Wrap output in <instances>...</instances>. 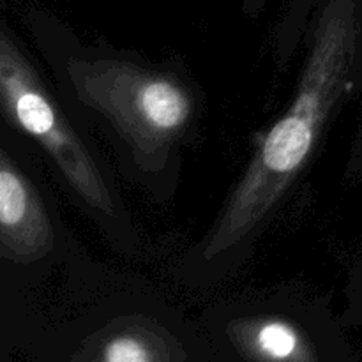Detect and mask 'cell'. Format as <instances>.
<instances>
[{
    "mask_svg": "<svg viewBox=\"0 0 362 362\" xmlns=\"http://www.w3.org/2000/svg\"><path fill=\"white\" fill-rule=\"evenodd\" d=\"M356 13L350 0H334L315 30L292 105L264 138L233 189L209 237L205 257L214 258L240 243L281 200L311 158L329 117L345 95L356 71Z\"/></svg>",
    "mask_w": 362,
    "mask_h": 362,
    "instance_id": "1",
    "label": "cell"
},
{
    "mask_svg": "<svg viewBox=\"0 0 362 362\" xmlns=\"http://www.w3.org/2000/svg\"><path fill=\"white\" fill-rule=\"evenodd\" d=\"M76 98L103 113L141 166L161 168L193 115V98L179 80L117 59H71Z\"/></svg>",
    "mask_w": 362,
    "mask_h": 362,
    "instance_id": "2",
    "label": "cell"
},
{
    "mask_svg": "<svg viewBox=\"0 0 362 362\" xmlns=\"http://www.w3.org/2000/svg\"><path fill=\"white\" fill-rule=\"evenodd\" d=\"M0 98L14 126L52 156L74 191L98 211H113L105 179L13 39L0 34Z\"/></svg>",
    "mask_w": 362,
    "mask_h": 362,
    "instance_id": "3",
    "label": "cell"
},
{
    "mask_svg": "<svg viewBox=\"0 0 362 362\" xmlns=\"http://www.w3.org/2000/svg\"><path fill=\"white\" fill-rule=\"evenodd\" d=\"M53 230L30 180L0 151V250L16 264H32L53 250Z\"/></svg>",
    "mask_w": 362,
    "mask_h": 362,
    "instance_id": "4",
    "label": "cell"
},
{
    "mask_svg": "<svg viewBox=\"0 0 362 362\" xmlns=\"http://www.w3.org/2000/svg\"><path fill=\"white\" fill-rule=\"evenodd\" d=\"M258 350L272 361H285L299 350V336L292 325L279 320L265 322L257 331Z\"/></svg>",
    "mask_w": 362,
    "mask_h": 362,
    "instance_id": "5",
    "label": "cell"
},
{
    "mask_svg": "<svg viewBox=\"0 0 362 362\" xmlns=\"http://www.w3.org/2000/svg\"><path fill=\"white\" fill-rule=\"evenodd\" d=\"M103 362H151V352L136 336H117L106 345Z\"/></svg>",
    "mask_w": 362,
    "mask_h": 362,
    "instance_id": "6",
    "label": "cell"
}]
</instances>
